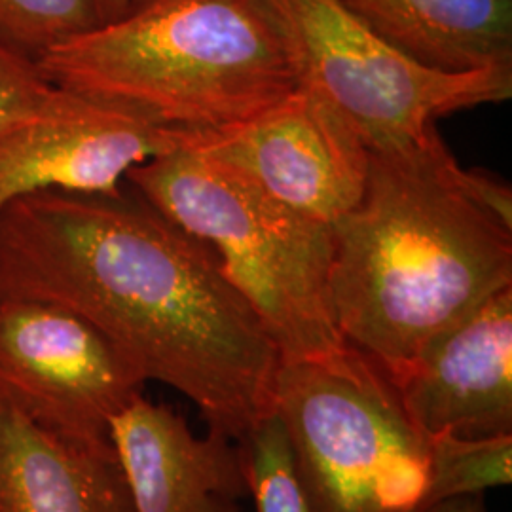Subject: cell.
<instances>
[{
	"label": "cell",
	"instance_id": "52a82bcc",
	"mask_svg": "<svg viewBox=\"0 0 512 512\" xmlns=\"http://www.w3.org/2000/svg\"><path fill=\"white\" fill-rule=\"evenodd\" d=\"M147 380L103 330L59 302L0 287V391L38 425L110 446Z\"/></svg>",
	"mask_w": 512,
	"mask_h": 512
},
{
	"label": "cell",
	"instance_id": "7c38bea8",
	"mask_svg": "<svg viewBox=\"0 0 512 512\" xmlns=\"http://www.w3.org/2000/svg\"><path fill=\"white\" fill-rule=\"evenodd\" d=\"M0 512H133L114 446L67 439L0 391Z\"/></svg>",
	"mask_w": 512,
	"mask_h": 512
},
{
	"label": "cell",
	"instance_id": "6da1fadb",
	"mask_svg": "<svg viewBox=\"0 0 512 512\" xmlns=\"http://www.w3.org/2000/svg\"><path fill=\"white\" fill-rule=\"evenodd\" d=\"M0 287L78 311L145 380L239 437L274 410L279 351L215 251L141 196L44 190L0 213Z\"/></svg>",
	"mask_w": 512,
	"mask_h": 512
},
{
	"label": "cell",
	"instance_id": "5bb4252c",
	"mask_svg": "<svg viewBox=\"0 0 512 512\" xmlns=\"http://www.w3.org/2000/svg\"><path fill=\"white\" fill-rule=\"evenodd\" d=\"M512 482V435L459 437L427 435V482L420 507L484 495Z\"/></svg>",
	"mask_w": 512,
	"mask_h": 512
},
{
	"label": "cell",
	"instance_id": "9c48e42d",
	"mask_svg": "<svg viewBox=\"0 0 512 512\" xmlns=\"http://www.w3.org/2000/svg\"><path fill=\"white\" fill-rule=\"evenodd\" d=\"M192 145L327 224L349 213L365 192V139L329 99L306 86L238 128L194 133Z\"/></svg>",
	"mask_w": 512,
	"mask_h": 512
},
{
	"label": "cell",
	"instance_id": "7a4b0ae2",
	"mask_svg": "<svg viewBox=\"0 0 512 512\" xmlns=\"http://www.w3.org/2000/svg\"><path fill=\"white\" fill-rule=\"evenodd\" d=\"M332 308L346 344L399 376L512 287V192L463 169L437 126L368 150L365 192L332 222Z\"/></svg>",
	"mask_w": 512,
	"mask_h": 512
},
{
	"label": "cell",
	"instance_id": "8fae6325",
	"mask_svg": "<svg viewBox=\"0 0 512 512\" xmlns=\"http://www.w3.org/2000/svg\"><path fill=\"white\" fill-rule=\"evenodd\" d=\"M133 512H243L249 497L238 440L198 437L167 404L135 399L110 421Z\"/></svg>",
	"mask_w": 512,
	"mask_h": 512
},
{
	"label": "cell",
	"instance_id": "ba28073f",
	"mask_svg": "<svg viewBox=\"0 0 512 512\" xmlns=\"http://www.w3.org/2000/svg\"><path fill=\"white\" fill-rule=\"evenodd\" d=\"M145 110L54 86L0 129V213L44 190L114 194L129 169L190 139Z\"/></svg>",
	"mask_w": 512,
	"mask_h": 512
},
{
	"label": "cell",
	"instance_id": "2e32d148",
	"mask_svg": "<svg viewBox=\"0 0 512 512\" xmlns=\"http://www.w3.org/2000/svg\"><path fill=\"white\" fill-rule=\"evenodd\" d=\"M99 23L93 0H0V44L37 61Z\"/></svg>",
	"mask_w": 512,
	"mask_h": 512
},
{
	"label": "cell",
	"instance_id": "277c9868",
	"mask_svg": "<svg viewBox=\"0 0 512 512\" xmlns=\"http://www.w3.org/2000/svg\"><path fill=\"white\" fill-rule=\"evenodd\" d=\"M192 135L131 167L126 183L215 251L281 361L344 348L330 294L332 224L275 200L236 167L194 147Z\"/></svg>",
	"mask_w": 512,
	"mask_h": 512
},
{
	"label": "cell",
	"instance_id": "9a60e30c",
	"mask_svg": "<svg viewBox=\"0 0 512 512\" xmlns=\"http://www.w3.org/2000/svg\"><path fill=\"white\" fill-rule=\"evenodd\" d=\"M238 444L256 512H317L298 471L287 429L275 410L260 416Z\"/></svg>",
	"mask_w": 512,
	"mask_h": 512
},
{
	"label": "cell",
	"instance_id": "ac0fdd59",
	"mask_svg": "<svg viewBox=\"0 0 512 512\" xmlns=\"http://www.w3.org/2000/svg\"><path fill=\"white\" fill-rule=\"evenodd\" d=\"M410 512H488V507H486L484 495H467V497L440 501L435 505H427Z\"/></svg>",
	"mask_w": 512,
	"mask_h": 512
},
{
	"label": "cell",
	"instance_id": "d6986e66",
	"mask_svg": "<svg viewBox=\"0 0 512 512\" xmlns=\"http://www.w3.org/2000/svg\"><path fill=\"white\" fill-rule=\"evenodd\" d=\"M93 4H95L99 21L109 23L128 8L129 0H93Z\"/></svg>",
	"mask_w": 512,
	"mask_h": 512
},
{
	"label": "cell",
	"instance_id": "4fadbf2b",
	"mask_svg": "<svg viewBox=\"0 0 512 512\" xmlns=\"http://www.w3.org/2000/svg\"><path fill=\"white\" fill-rule=\"evenodd\" d=\"M423 67L440 73L512 69V0H338Z\"/></svg>",
	"mask_w": 512,
	"mask_h": 512
},
{
	"label": "cell",
	"instance_id": "e0dca14e",
	"mask_svg": "<svg viewBox=\"0 0 512 512\" xmlns=\"http://www.w3.org/2000/svg\"><path fill=\"white\" fill-rule=\"evenodd\" d=\"M54 84L42 74L37 59L0 44V129L35 109Z\"/></svg>",
	"mask_w": 512,
	"mask_h": 512
},
{
	"label": "cell",
	"instance_id": "5b68a950",
	"mask_svg": "<svg viewBox=\"0 0 512 512\" xmlns=\"http://www.w3.org/2000/svg\"><path fill=\"white\" fill-rule=\"evenodd\" d=\"M274 410L317 512H410L427 482V437L389 372L359 349L281 361Z\"/></svg>",
	"mask_w": 512,
	"mask_h": 512
},
{
	"label": "cell",
	"instance_id": "30bf717a",
	"mask_svg": "<svg viewBox=\"0 0 512 512\" xmlns=\"http://www.w3.org/2000/svg\"><path fill=\"white\" fill-rule=\"evenodd\" d=\"M393 382L425 437L512 435V287L440 334Z\"/></svg>",
	"mask_w": 512,
	"mask_h": 512
},
{
	"label": "cell",
	"instance_id": "3957f363",
	"mask_svg": "<svg viewBox=\"0 0 512 512\" xmlns=\"http://www.w3.org/2000/svg\"><path fill=\"white\" fill-rule=\"evenodd\" d=\"M38 67L54 86L198 135L238 128L298 88L268 0H129L118 18L63 40Z\"/></svg>",
	"mask_w": 512,
	"mask_h": 512
},
{
	"label": "cell",
	"instance_id": "8992f818",
	"mask_svg": "<svg viewBox=\"0 0 512 512\" xmlns=\"http://www.w3.org/2000/svg\"><path fill=\"white\" fill-rule=\"evenodd\" d=\"M298 86L340 110L368 150L423 137L459 110L511 99L512 69L440 73L372 33L338 0H268Z\"/></svg>",
	"mask_w": 512,
	"mask_h": 512
}]
</instances>
